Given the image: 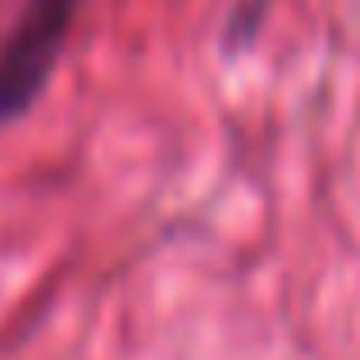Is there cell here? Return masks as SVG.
I'll return each mask as SVG.
<instances>
[{
  "mask_svg": "<svg viewBox=\"0 0 360 360\" xmlns=\"http://www.w3.org/2000/svg\"><path fill=\"white\" fill-rule=\"evenodd\" d=\"M78 5L82 0H23V14L0 46V123L18 119L41 96L64 51V37L78 18Z\"/></svg>",
  "mask_w": 360,
  "mask_h": 360,
  "instance_id": "cell-1",
  "label": "cell"
}]
</instances>
